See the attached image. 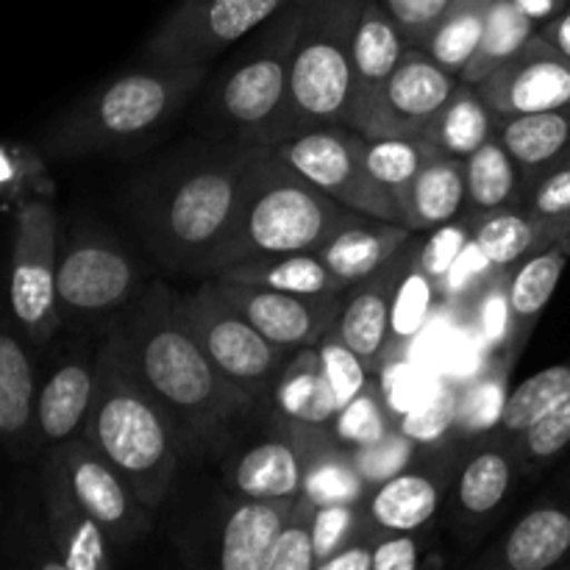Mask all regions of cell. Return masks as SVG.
I'll list each match as a JSON object with an SVG mask.
<instances>
[{
    "mask_svg": "<svg viewBox=\"0 0 570 570\" xmlns=\"http://www.w3.org/2000/svg\"><path fill=\"white\" fill-rule=\"evenodd\" d=\"M259 150L209 139L150 167L131 184L128 217L156 262L178 273L212 276Z\"/></svg>",
    "mask_w": 570,
    "mask_h": 570,
    "instance_id": "6da1fadb",
    "label": "cell"
},
{
    "mask_svg": "<svg viewBox=\"0 0 570 570\" xmlns=\"http://www.w3.org/2000/svg\"><path fill=\"white\" fill-rule=\"evenodd\" d=\"M173 295L165 282H154L117 328L139 376L176 421L187 456L223 454L262 401L217 371L178 317Z\"/></svg>",
    "mask_w": 570,
    "mask_h": 570,
    "instance_id": "7a4b0ae2",
    "label": "cell"
},
{
    "mask_svg": "<svg viewBox=\"0 0 570 570\" xmlns=\"http://www.w3.org/2000/svg\"><path fill=\"white\" fill-rule=\"evenodd\" d=\"M83 438L126 476L150 510L165 504L187 451L170 412L139 376L117 326L95 354V395Z\"/></svg>",
    "mask_w": 570,
    "mask_h": 570,
    "instance_id": "3957f363",
    "label": "cell"
},
{
    "mask_svg": "<svg viewBox=\"0 0 570 570\" xmlns=\"http://www.w3.org/2000/svg\"><path fill=\"white\" fill-rule=\"evenodd\" d=\"M212 65L139 61L67 109L42 134L53 159L128 154L170 126L209 78Z\"/></svg>",
    "mask_w": 570,
    "mask_h": 570,
    "instance_id": "277c9868",
    "label": "cell"
},
{
    "mask_svg": "<svg viewBox=\"0 0 570 570\" xmlns=\"http://www.w3.org/2000/svg\"><path fill=\"white\" fill-rule=\"evenodd\" d=\"M356 217L360 212L306 181L276 150L262 148L248 167L237 220L212 276L254 256L321 250Z\"/></svg>",
    "mask_w": 570,
    "mask_h": 570,
    "instance_id": "5b68a950",
    "label": "cell"
},
{
    "mask_svg": "<svg viewBox=\"0 0 570 570\" xmlns=\"http://www.w3.org/2000/svg\"><path fill=\"white\" fill-rule=\"evenodd\" d=\"M304 0L278 11L271 22L243 39L206 87L198 128L217 142L273 148L278 117L289 87L293 48L298 39Z\"/></svg>",
    "mask_w": 570,
    "mask_h": 570,
    "instance_id": "8992f818",
    "label": "cell"
},
{
    "mask_svg": "<svg viewBox=\"0 0 570 570\" xmlns=\"http://www.w3.org/2000/svg\"><path fill=\"white\" fill-rule=\"evenodd\" d=\"M360 11L362 0H304L287 100L273 148L309 128L345 126L354 87V33Z\"/></svg>",
    "mask_w": 570,
    "mask_h": 570,
    "instance_id": "52a82bcc",
    "label": "cell"
},
{
    "mask_svg": "<svg viewBox=\"0 0 570 570\" xmlns=\"http://www.w3.org/2000/svg\"><path fill=\"white\" fill-rule=\"evenodd\" d=\"M178 317L193 332L217 371L226 373L234 384L248 390L256 399H265L273 379L287 362L289 351L273 345L259 328L250 326L226 298L215 282L200 284L187 295H173Z\"/></svg>",
    "mask_w": 570,
    "mask_h": 570,
    "instance_id": "ba28073f",
    "label": "cell"
},
{
    "mask_svg": "<svg viewBox=\"0 0 570 570\" xmlns=\"http://www.w3.org/2000/svg\"><path fill=\"white\" fill-rule=\"evenodd\" d=\"M56 267H59V220L53 204L48 198H26L14 212L9 306L20 332L37 348L48 345L61 328Z\"/></svg>",
    "mask_w": 570,
    "mask_h": 570,
    "instance_id": "9c48e42d",
    "label": "cell"
},
{
    "mask_svg": "<svg viewBox=\"0 0 570 570\" xmlns=\"http://www.w3.org/2000/svg\"><path fill=\"white\" fill-rule=\"evenodd\" d=\"M298 0H178L139 50V61L215 65L228 48Z\"/></svg>",
    "mask_w": 570,
    "mask_h": 570,
    "instance_id": "30bf717a",
    "label": "cell"
},
{
    "mask_svg": "<svg viewBox=\"0 0 570 570\" xmlns=\"http://www.w3.org/2000/svg\"><path fill=\"white\" fill-rule=\"evenodd\" d=\"M362 145L365 137L351 126H317L293 134L273 150L340 204L376 220L401 223L399 204L367 173Z\"/></svg>",
    "mask_w": 570,
    "mask_h": 570,
    "instance_id": "8fae6325",
    "label": "cell"
},
{
    "mask_svg": "<svg viewBox=\"0 0 570 570\" xmlns=\"http://www.w3.org/2000/svg\"><path fill=\"white\" fill-rule=\"evenodd\" d=\"M139 267L111 234L76 232L56 267V298L61 323H83L111 315L137 298Z\"/></svg>",
    "mask_w": 570,
    "mask_h": 570,
    "instance_id": "7c38bea8",
    "label": "cell"
},
{
    "mask_svg": "<svg viewBox=\"0 0 570 570\" xmlns=\"http://www.w3.org/2000/svg\"><path fill=\"white\" fill-rule=\"evenodd\" d=\"M70 479L72 493L95 518L117 551L131 549L154 527V510L137 495L120 471L87 438L53 445Z\"/></svg>",
    "mask_w": 570,
    "mask_h": 570,
    "instance_id": "4fadbf2b",
    "label": "cell"
},
{
    "mask_svg": "<svg viewBox=\"0 0 570 570\" xmlns=\"http://www.w3.org/2000/svg\"><path fill=\"white\" fill-rule=\"evenodd\" d=\"M462 462L460 443L421 449L410 465L367 493L365 512L376 532H426L443 512L449 488Z\"/></svg>",
    "mask_w": 570,
    "mask_h": 570,
    "instance_id": "5bb4252c",
    "label": "cell"
},
{
    "mask_svg": "<svg viewBox=\"0 0 570 570\" xmlns=\"http://www.w3.org/2000/svg\"><path fill=\"white\" fill-rule=\"evenodd\" d=\"M515 443L499 429V438L482 440L468 454H462L443 515L460 543L473 546L488 534L499 512L504 510L512 488L521 479Z\"/></svg>",
    "mask_w": 570,
    "mask_h": 570,
    "instance_id": "9a60e30c",
    "label": "cell"
},
{
    "mask_svg": "<svg viewBox=\"0 0 570 570\" xmlns=\"http://www.w3.org/2000/svg\"><path fill=\"white\" fill-rule=\"evenodd\" d=\"M223 298L259 328L273 345L284 351H298L317 345L334 326L343 309L345 293H284V289L254 287V284L223 282L217 278Z\"/></svg>",
    "mask_w": 570,
    "mask_h": 570,
    "instance_id": "2e32d148",
    "label": "cell"
},
{
    "mask_svg": "<svg viewBox=\"0 0 570 570\" xmlns=\"http://www.w3.org/2000/svg\"><path fill=\"white\" fill-rule=\"evenodd\" d=\"M460 76L445 70L423 48H406L390 76L362 137H421L440 106L454 92Z\"/></svg>",
    "mask_w": 570,
    "mask_h": 570,
    "instance_id": "e0dca14e",
    "label": "cell"
},
{
    "mask_svg": "<svg viewBox=\"0 0 570 570\" xmlns=\"http://www.w3.org/2000/svg\"><path fill=\"white\" fill-rule=\"evenodd\" d=\"M476 87L499 120L562 109L570 106V59L538 33L521 53Z\"/></svg>",
    "mask_w": 570,
    "mask_h": 570,
    "instance_id": "ac0fdd59",
    "label": "cell"
},
{
    "mask_svg": "<svg viewBox=\"0 0 570 570\" xmlns=\"http://www.w3.org/2000/svg\"><path fill=\"white\" fill-rule=\"evenodd\" d=\"M417 245H421V234L415 232L393 259H387L376 273L356 282L351 289H345V301L343 309H340L334 334L360 356L362 365L371 373H379V367L384 362L390 306H393L395 287H399L401 276H404Z\"/></svg>",
    "mask_w": 570,
    "mask_h": 570,
    "instance_id": "d6986e66",
    "label": "cell"
},
{
    "mask_svg": "<svg viewBox=\"0 0 570 570\" xmlns=\"http://www.w3.org/2000/svg\"><path fill=\"white\" fill-rule=\"evenodd\" d=\"M45 482V512H48V532L59 554V566L67 570H109L115 568V543L106 538L95 518L83 510L78 495L72 493L70 479L59 454L50 451L42 468Z\"/></svg>",
    "mask_w": 570,
    "mask_h": 570,
    "instance_id": "ffe728a7",
    "label": "cell"
},
{
    "mask_svg": "<svg viewBox=\"0 0 570 570\" xmlns=\"http://www.w3.org/2000/svg\"><path fill=\"white\" fill-rule=\"evenodd\" d=\"M406 48L410 42L395 26L390 11L379 0H362L354 33V87H351L345 126H351L354 131L365 128Z\"/></svg>",
    "mask_w": 570,
    "mask_h": 570,
    "instance_id": "44dd1931",
    "label": "cell"
},
{
    "mask_svg": "<svg viewBox=\"0 0 570 570\" xmlns=\"http://www.w3.org/2000/svg\"><path fill=\"white\" fill-rule=\"evenodd\" d=\"M304 471L287 421L273 415V429L226 460V490L245 499H298Z\"/></svg>",
    "mask_w": 570,
    "mask_h": 570,
    "instance_id": "7402d4cb",
    "label": "cell"
},
{
    "mask_svg": "<svg viewBox=\"0 0 570 570\" xmlns=\"http://www.w3.org/2000/svg\"><path fill=\"white\" fill-rule=\"evenodd\" d=\"M287 421V417H284ZM289 434L301 456L304 484L301 495L312 504H334V501H365L371 484L362 476L356 451L348 449L326 423L287 421Z\"/></svg>",
    "mask_w": 570,
    "mask_h": 570,
    "instance_id": "603a6c76",
    "label": "cell"
},
{
    "mask_svg": "<svg viewBox=\"0 0 570 570\" xmlns=\"http://www.w3.org/2000/svg\"><path fill=\"white\" fill-rule=\"evenodd\" d=\"M570 557V504L543 501L518 518L493 551L479 557L476 568L549 570Z\"/></svg>",
    "mask_w": 570,
    "mask_h": 570,
    "instance_id": "cb8c5ba5",
    "label": "cell"
},
{
    "mask_svg": "<svg viewBox=\"0 0 570 570\" xmlns=\"http://www.w3.org/2000/svg\"><path fill=\"white\" fill-rule=\"evenodd\" d=\"M570 259V237L554 239L546 248L534 250L532 256L515 265L510 271V282H507V312H510V323H507V340L504 354L507 360L518 362L523 345L532 337L534 326H538L540 315L554 298L557 284H560L562 273Z\"/></svg>",
    "mask_w": 570,
    "mask_h": 570,
    "instance_id": "d4e9b609",
    "label": "cell"
},
{
    "mask_svg": "<svg viewBox=\"0 0 570 570\" xmlns=\"http://www.w3.org/2000/svg\"><path fill=\"white\" fill-rule=\"evenodd\" d=\"M298 499H245L232 495L220 523L217 566L223 570H265L273 540L289 521Z\"/></svg>",
    "mask_w": 570,
    "mask_h": 570,
    "instance_id": "484cf974",
    "label": "cell"
},
{
    "mask_svg": "<svg viewBox=\"0 0 570 570\" xmlns=\"http://www.w3.org/2000/svg\"><path fill=\"white\" fill-rule=\"evenodd\" d=\"M95 395V360L72 354L50 373L37 395V440L61 445L83 434Z\"/></svg>",
    "mask_w": 570,
    "mask_h": 570,
    "instance_id": "4316f807",
    "label": "cell"
},
{
    "mask_svg": "<svg viewBox=\"0 0 570 570\" xmlns=\"http://www.w3.org/2000/svg\"><path fill=\"white\" fill-rule=\"evenodd\" d=\"M412 234L415 232H410L401 223L362 215L345 228H340L317 254L326 262L328 271L351 289L356 282L376 273L384 262L393 259Z\"/></svg>",
    "mask_w": 570,
    "mask_h": 570,
    "instance_id": "83f0119b",
    "label": "cell"
},
{
    "mask_svg": "<svg viewBox=\"0 0 570 570\" xmlns=\"http://www.w3.org/2000/svg\"><path fill=\"white\" fill-rule=\"evenodd\" d=\"M495 137L521 167L523 193H527L532 181H538L546 170L570 154V106L501 117Z\"/></svg>",
    "mask_w": 570,
    "mask_h": 570,
    "instance_id": "f1b7e54d",
    "label": "cell"
},
{
    "mask_svg": "<svg viewBox=\"0 0 570 570\" xmlns=\"http://www.w3.org/2000/svg\"><path fill=\"white\" fill-rule=\"evenodd\" d=\"M465 159L438 154L401 195V223L410 232L429 234L432 228L465 215Z\"/></svg>",
    "mask_w": 570,
    "mask_h": 570,
    "instance_id": "f546056e",
    "label": "cell"
},
{
    "mask_svg": "<svg viewBox=\"0 0 570 570\" xmlns=\"http://www.w3.org/2000/svg\"><path fill=\"white\" fill-rule=\"evenodd\" d=\"M560 237V228L534 217L527 206H501L473 215V245L493 271H512Z\"/></svg>",
    "mask_w": 570,
    "mask_h": 570,
    "instance_id": "4dcf8cb0",
    "label": "cell"
},
{
    "mask_svg": "<svg viewBox=\"0 0 570 570\" xmlns=\"http://www.w3.org/2000/svg\"><path fill=\"white\" fill-rule=\"evenodd\" d=\"M37 379L28 351L11 332L0 328V443L14 454L37 438Z\"/></svg>",
    "mask_w": 570,
    "mask_h": 570,
    "instance_id": "1f68e13d",
    "label": "cell"
},
{
    "mask_svg": "<svg viewBox=\"0 0 570 570\" xmlns=\"http://www.w3.org/2000/svg\"><path fill=\"white\" fill-rule=\"evenodd\" d=\"M271 399L278 415L287 417V421L332 426L340 404L326 382L317 345H306V348L293 351L287 356V362H284L282 371L276 373L271 384Z\"/></svg>",
    "mask_w": 570,
    "mask_h": 570,
    "instance_id": "d6a6232c",
    "label": "cell"
},
{
    "mask_svg": "<svg viewBox=\"0 0 570 570\" xmlns=\"http://www.w3.org/2000/svg\"><path fill=\"white\" fill-rule=\"evenodd\" d=\"M495 128H499V117L493 115L476 83H468L460 78L454 92L440 106V111L432 117L421 137L443 156L468 159L473 150H479L493 137Z\"/></svg>",
    "mask_w": 570,
    "mask_h": 570,
    "instance_id": "836d02e7",
    "label": "cell"
},
{
    "mask_svg": "<svg viewBox=\"0 0 570 570\" xmlns=\"http://www.w3.org/2000/svg\"><path fill=\"white\" fill-rule=\"evenodd\" d=\"M215 278L223 282L254 284V287L284 289V293H345V284L328 271L326 262L317 250H298V254H276V256H254V259L237 262L217 273Z\"/></svg>",
    "mask_w": 570,
    "mask_h": 570,
    "instance_id": "e575fe53",
    "label": "cell"
},
{
    "mask_svg": "<svg viewBox=\"0 0 570 570\" xmlns=\"http://www.w3.org/2000/svg\"><path fill=\"white\" fill-rule=\"evenodd\" d=\"M538 22L515 0H490L482 39H479L473 59L462 70V81L482 83L484 78L493 76L501 65H507L512 56L521 53L538 37Z\"/></svg>",
    "mask_w": 570,
    "mask_h": 570,
    "instance_id": "d590c367",
    "label": "cell"
},
{
    "mask_svg": "<svg viewBox=\"0 0 570 570\" xmlns=\"http://www.w3.org/2000/svg\"><path fill=\"white\" fill-rule=\"evenodd\" d=\"M465 187L468 215H482L501 206H521V167L495 134L465 159Z\"/></svg>",
    "mask_w": 570,
    "mask_h": 570,
    "instance_id": "8d00e7d4",
    "label": "cell"
},
{
    "mask_svg": "<svg viewBox=\"0 0 570 570\" xmlns=\"http://www.w3.org/2000/svg\"><path fill=\"white\" fill-rule=\"evenodd\" d=\"M423 245V239H421ZM421 245L412 254L410 265H406L404 276H401L399 287H395L393 306H390V328H387V348H384V362L401 360L417 334L426 326L429 315L434 309V301L440 298V287L429 278V273L421 265ZM382 371V367H379Z\"/></svg>",
    "mask_w": 570,
    "mask_h": 570,
    "instance_id": "74e56055",
    "label": "cell"
},
{
    "mask_svg": "<svg viewBox=\"0 0 570 570\" xmlns=\"http://www.w3.org/2000/svg\"><path fill=\"white\" fill-rule=\"evenodd\" d=\"M365 154V167L373 181L399 204L401 195L410 189L417 173L440 154L434 145H429L423 137H365L362 145Z\"/></svg>",
    "mask_w": 570,
    "mask_h": 570,
    "instance_id": "f35d334b",
    "label": "cell"
},
{
    "mask_svg": "<svg viewBox=\"0 0 570 570\" xmlns=\"http://www.w3.org/2000/svg\"><path fill=\"white\" fill-rule=\"evenodd\" d=\"M490 0H454L438 26L429 31L421 48L445 70L462 76L479 48Z\"/></svg>",
    "mask_w": 570,
    "mask_h": 570,
    "instance_id": "ab89813d",
    "label": "cell"
},
{
    "mask_svg": "<svg viewBox=\"0 0 570 570\" xmlns=\"http://www.w3.org/2000/svg\"><path fill=\"white\" fill-rule=\"evenodd\" d=\"M566 399H570V360L557 362L510 390L504 410H501L499 429L507 438H518Z\"/></svg>",
    "mask_w": 570,
    "mask_h": 570,
    "instance_id": "60d3db41",
    "label": "cell"
},
{
    "mask_svg": "<svg viewBox=\"0 0 570 570\" xmlns=\"http://www.w3.org/2000/svg\"><path fill=\"white\" fill-rule=\"evenodd\" d=\"M512 367H515V362L507 360L504 354H493L488 371L462 387L454 440L479 438L488 429H499L501 410H504V401L510 395L507 393V382H510Z\"/></svg>",
    "mask_w": 570,
    "mask_h": 570,
    "instance_id": "b9f144b4",
    "label": "cell"
},
{
    "mask_svg": "<svg viewBox=\"0 0 570 570\" xmlns=\"http://www.w3.org/2000/svg\"><path fill=\"white\" fill-rule=\"evenodd\" d=\"M395 426H399V417L390 412L382 379H379L376 373H371L365 387H362L332 421L334 434L354 451L376 445L379 440L387 438Z\"/></svg>",
    "mask_w": 570,
    "mask_h": 570,
    "instance_id": "7bdbcfd3",
    "label": "cell"
},
{
    "mask_svg": "<svg viewBox=\"0 0 570 570\" xmlns=\"http://www.w3.org/2000/svg\"><path fill=\"white\" fill-rule=\"evenodd\" d=\"M460 401L462 390L456 384H440L434 393H429L406 415L399 417V429L417 449L445 443L449 438H454L456 417H460Z\"/></svg>",
    "mask_w": 570,
    "mask_h": 570,
    "instance_id": "ee69618b",
    "label": "cell"
},
{
    "mask_svg": "<svg viewBox=\"0 0 570 570\" xmlns=\"http://www.w3.org/2000/svg\"><path fill=\"white\" fill-rule=\"evenodd\" d=\"M512 443H515L518 465H521L523 476L551 465L557 456L570 449V399L554 406L549 415L540 417L527 432L512 438Z\"/></svg>",
    "mask_w": 570,
    "mask_h": 570,
    "instance_id": "f6af8a7d",
    "label": "cell"
},
{
    "mask_svg": "<svg viewBox=\"0 0 570 570\" xmlns=\"http://www.w3.org/2000/svg\"><path fill=\"white\" fill-rule=\"evenodd\" d=\"M312 501L298 495L295 510L289 521L284 523L282 532L273 540L271 551H267L265 570H315L317 568V551H315V534H312Z\"/></svg>",
    "mask_w": 570,
    "mask_h": 570,
    "instance_id": "bcb514c9",
    "label": "cell"
},
{
    "mask_svg": "<svg viewBox=\"0 0 570 570\" xmlns=\"http://www.w3.org/2000/svg\"><path fill=\"white\" fill-rule=\"evenodd\" d=\"M371 527L365 512V501H334V504L312 507V534H315L317 566L332 557L340 546L348 543L360 532ZM317 570V568H315Z\"/></svg>",
    "mask_w": 570,
    "mask_h": 570,
    "instance_id": "7dc6e473",
    "label": "cell"
},
{
    "mask_svg": "<svg viewBox=\"0 0 570 570\" xmlns=\"http://www.w3.org/2000/svg\"><path fill=\"white\" fill-rule=\"evenodd\" d=\"M473 243V215H460L454 220L443 223V226L432 228L429 237L421 245V265L429 273L434 284L440 287L443 295L445 276L451 273V267L456 265L462 254L468 250V245Z\"/></svg>",
    "mask_w": 570,
    "mask_h": 570,
    "instance_id": "c3c4849f",
    "label": "cell"
},
{
    "mask_svg": "<svg viewBox=\"0 0 570 570\" xmlns=\"http://www.w3.org/2000/svg\"><path fill=\"white\" fill-rule=\"evenodd\" d=\"M521 206H527L540 220L560 228L566 237L570 223V154L551 170H546L538 181H532V187L523 193Z\"/></svg>",
    "mask_w": 570,
    "mask_h": 570,
    "instance_id": "681fc988",
    "label": "cell"
},
{
    "mask_svg": "<svg viewBox=\"0 0 570 570\" xmlns=\"http://www.w3.org/2000/svg\"><path fill=\"white\" fill-rule=\"evenodd\" d=\"M317 351H321V362H323V373H326V382L332 387L334 399H337L340 410L365 387V382L371 379V371L362 365L360 356L343 343V340L332 332L317 343Z\"/></svg>",
    "mask_w": 570,
    "mask_h": 570,
    "instance_id": "f907efd6",
    "label": "cell"
},
{
    "mask_svg": "<svg viewBox=\"0 0 570 570\" xmlns=\"http://www.w3.org/2000/svg\"><path fill=\"white\" fill-rule=\"evenodd\" d=\"M417 454V445L401 432L399 426L387 434L384 440H379L376 445H367V449H356V462H360L362 476L367 479L371 490L376 484H382L384 479H390L393 473H399L401 468L410 465L412 456Z\"/></svg>",
    "mask_w": 570,
    "mask_h": 570,
    "instance_id": "816d5d0a",
    "label": "cell"
},
{
    "mask_svg": "<svg viewBox=\"0 0 570 570\" xmlns=\"http://www.w3.org/2000/svg\"><path fill=\"white\" fill-rule=\"evenodd\" d=\"M432 543L423 532H376L373 570H417L426 568Z\"/></svg>",
    "mask_w": 570,
    "mask_h": 570,
    "instance_id": "f5cc1de1",
    "label": "cell"
},
{
    "mask_svg": "<svg viewBox=\"0 0 570 570\" xmlns=\"http://www.w3.org/2000/svg\"><path fill=\"white\" fill-rule=\"evenodd\" d=\"M379 3L390 11L406 42L412 48H421L423 39L429 37V31L438 26L440 17L449 11L454 0H379Z\"/></svg>",
    "mask_w": 570,
    "mask_h": 570,
    "instance_id": "db71d44e",
    "label": "cell"
},
{
    "mask_svg": "<svg viewBox=\"0 0 570 570\" xmlns=\"http://www.w3.org/2000/svg\"><path fill=\"white\" fill-rule=\"evenodd\" d=\"M373 543H376V529L367 527L365 532L340 546L332 557H326L317 570H373Z\"/></svg>",
    "mask_w": 570,
    "mask_h": 570,
    "instance_id": "11a10c76",
    "label": "cell"
},
{
    "mask_svg": "<svg viewBox=\"0 0 570 570\" xmlns=\"http://www.w3.org/2000/svg\"><path fill=\"white\" fill-rule=\"evenodd\" d=\"M538 33L543 39H549L566 59H570V6L566 11H560L554 20L543 22V26L538 28Z\"/></svg>",
    "mask_w": 570,
    "mask_h": 570,
    "instance_id": "9f6ffc18",
    "label": "cell"
},
{
    "mask_svg": "<svg viewBox=\"0 0 570 570\" xmlns=\"http://www.w3.org/2000/svg\"><path fill=\"white\" fill-rule=\"evenodd\" d=\"M515 3L521 6V9L527 11L534 22H538V26H543V22L554 20L560 11H566L570 6V0H515Z\"/></svg>",
    "mask_w": 570,
    "mask_h": 570,
    "instance_id": "6f0895ef",
    "label": "cell"
},
{
    "mask_svg": "<svg viewBox=\"0 0 570 570\" xmlns=\"http://www.w3.org/2000/svg\"><path fill=\"white\" fill-rule=\"evenodd\" d=\"M566 237H570V223H568V234H566Z\"/></svg>",
    "mask_w": 570,
    "mask_h": 570,
    "instance_id": "680465c9",
    "label": "cell"
}]
</instances>
